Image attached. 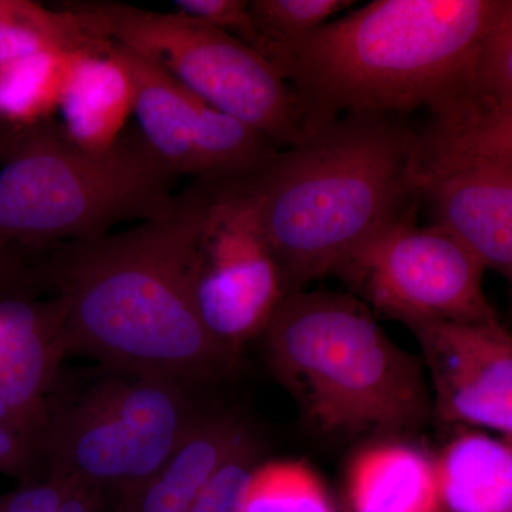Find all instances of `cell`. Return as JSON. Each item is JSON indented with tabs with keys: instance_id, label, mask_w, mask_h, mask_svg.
Masks as SVG:
<instances>
[{
	"instance_id": "83f0119b",
	"label": "cell",
	"mask_w": 512,
	"mask_h": 512,
	"mask_svg": "<svg viewBox=\"0 0 512 512\" xmlns=\"http://www.w3.org/2000/svg\"><path fill=\"white\" fill-rule=\"evenodd\" d=\"M60 512H109V508L99 495L70 484Z\"/></svg>"
},
{
	"instance_id": "f546056e",
	"label": "cell",
	"mask_w": 512,
	"mask_h": 512,
	"mask_svg": "<svg viewBox=\"0 0 512 512\" xmlns=\"http://www.w3.org/2000/svg\"><path fill=\"white\" fill-rule=\"evenodd\" d=\"M505 441H507V443L510 444V446L512 448V439H511V437H505Z\"/></svg>"
},
{
	"instance_id": "8992f818",
	"label": "cell",
	"mask_w": 512,
	"mask_h": 512,
	"mask_svg": "<svg viewBox=\"0 0 512 512\" xmlns=\"http://www.w3.org/2000/svg\"><path fill=\"white\" fill-rule=\"evenodd\" d=\"M200 393L104 367L80 390L59 377L47 399L42 476L92 491L110 511L184 440L205 407Z\"/></svg>"
},
{
	"instance_id": "6da1fadb",
	"label": "cell",
	"mask_w": 512,
	"mask_h": 512,
	"mask_svg": "<svg viewBox=\"0 0 512 512\" xmlns=\"http://www.w3.org/2000/svg\"><path fill=\"white\" fill-rule=\"evenodd\" d=\"M220 183L191 180L157 220L43 252L47 288L66 308L67 356L198 392L232 372L237 357L211 338L192 298L195 248Z\"/></svg>"
},
{
	"instance_id": "603a6c76",
	"label": "cell",
	"mask_w": 512,
	"mask_h": 512,
	"mask_svg": "<svg viewBox=\"0 0 512 512\" xmlns=\"http://www.w3.org/2000/svg\"><path fill=\"white\" fill-rule=\"evenodd\" d=\"M264 454L261 437L249 430L212 474L190 512H242L249 483L264 463Z\"/></svg>"
},
{
	"instance_id": "7a4b0ae2",
	"label": "cell",
	"mask_w": 512,
	"mask_h": 512,
	"mask_svg": "<svg viewBox=\"0 0 512 512\" xmlns=\"http://www.w3.org/2000/svg\"><path fill=\"white\" fill-rule=\"evenodd\" d=\"M498 0H375L333 19L286 53L282 76L308 134L348 114L416 109L447 130L463 116L468 80Z\"/></svg>"
},
{
	"instance_id": "d4e9b609",
	"label": "cell",
	"mask_w": 512,
	"mask_h": 512,
	"mask_svg": "<svg viewBox=\"0 0 512 512\" xmlns=\"http://www.w3.org/2000/svg\"><path fill=\"white\" fill-rule=\"evenodd\" d=\"M173 8L227 32L271 62L269 47L256 28L248 0H175Z\"/></svg>"
},
{
	"instance_id": "d6986e66",
	"label": "cell",
	"mask_w": 512,
	"mask_h": 512,
	"mask_svg": "<svg viewBox=\"0 0 512 512\" xmlns=\"http://www.w3.org/2000/svg\"><path fill=\"white\" fill-rule=\"evenodd\" d=\"M511 107L512 0H498L493 18L488 23L474 57L463 116L451 128L464 126Z\"/></svg>"
},
{
	"instance_id": "4316f807",
	"label": "cell",
	"mask_w": 512,
	"mask_h": 512,
	"mask_svg": "<svg viewBox=\"0 0 512 512\" xmlns=\"http://www.w3.org/2000/svg\"><path fill=\"white\" fill-rule=\"evenodd\" d=\"M69 488L70 484L49 477L20 484L0 493V512H60Z\"/></svg>"
},
{
	"instance_id": "ffe728a7",
	"label": "cell",
	"mask_w": 512,
	"mask_h": 512,
	"mask_svg": "<svg viewBox=\"0 0 512 512\" xmlns=\"http://www.w3.org/2000/svg\"><path fill=\"white\" fill-rule=\"evenodd\" d=\"M421 146L420 178L477 161H512V107L451 130L429 131Z\"/></svg>"
},
{
	"instance_id": "5bb4252c",
	"label": "cell",
	"mask_w": 512,
	"mask_h": 512,
	"mask_svg": "<svg viewBox=\"0 0 512 512\" xmlns=\"http://www.w3.org/2000/svg\"><path fill=\"white\" fill-rule=\"evenodd\" d=\"M59 113L63 133L84 150H107L123 136L134 86L111 42L76 56Z\"/></svg>"
},
{
	"instance_id": "8fae6325",
	"label": "cell",
	"mask_w": 512,
	"mask_h": 512,
	"mask_svg": "<svg viewBox=\"0 0 512 512\" xmlns=\"http://www.w3.org/2000/svg\"><path fill=\"white\" fill-rule=\"evenodd\" d=\"M419 343L434 417L512 439V335L498 322H430L407 328Z\"/></svg>"
},
{
	"instance_id": "3957f363",
	"label": "cell",
	"mask_w": 512,
	"mask_h": 512,
	"mask_svg": "<svg viewBox=\"0 0 512 512\" xmlns=\"http://www.w3.org/2000/svg\"><path fill=\"white\" fill-rule=\"evenodd\" d=\"M421 137L394 117L348 114L242 178L286 295L335 276L419 192Z\"/></svg>"
},
{
	"instance_id": "ac0fdd59",
	"label": "cell",
	"mask_w": 512,
	"mask_h": 512,
	"mask_svg": "<svg viewBox=\"0 0 512 512\" xmlns=\"http://www.w3.org/2000/svg\"><path fill=\"white\" fill-rule=\"evenodd\" d=\"M106 42L90 35L66 6L0 0V64L42 52L97 49Z\"/></svg>"
},
{
	"instance_id": "44dd1931",
	"label": "cell",
	"mask_w": 512,
	"mask_h": 512,
	"mask_svg": "<svg viewBox=\"0 0 512 512\" xmlns=\"http://www.w3.org/2000/svg\"><path fill=\"white\" fill-rule=\"evenodd\" d=\"M242 512H335L318 474L302 461H264L252 476Z\"/></svg>"
},
{
	"instance_id": "e0dca14e",
	"label": "cell",
	"mask_w": 512,
	"mask_h": 512,
	"mask_svg": "<svg viewBox=\"0 0 512 512\" xmlns=\"http://www.w3.org/2000/svg\"><path fill=\"white\" fill-rule=\"evenodd\" d=\"M79 53L42 52L0 64V120L19 127L52 120Z\"/></svg>"
},
{
	"instance_id": "277c9868",
	"label": "cell",
	"mask_w": 512,
	"mask_h": 512,
	"mask_svg": "<svg viewBox=\"0 0 512 512\" xmlns=\"http://www.w3.org/2000/svg\"><path fill=\"white\" fill-rule=\"evenodd\" d=\"M261 339L272 375L320 434L406 440L434 417L421 359L350 293H289Z\"/></svg>"
},
{
	"instance_id": "9c48e42d",
	"label": "cell",
	"mask_w": 512,
	"mask_h": 512,
	"mask_svg": "<svg viewBox=\"0 0 512 512\" xmlns=\"http://www.w3.org/2000/svg\"><path fill=\"white\" fill-rule=\"evenodd\" d=\"M286 296L281 269L241 180L221 181L205 212L192 264L202 325L232 356L261 338Z\"/></svg>"
},
{
	"instance_id": "484cf974",
	"label": "cell",
	"mask_w": 512,
	"mask_h": 512,
	"mask_svg": "<svg viewBox=\"0 0 512 512\" xmlns=\"http://www.w3.org/2000/svg\"><path fill=\"white\" fill-rule=\"evenodd\" d=\"M40 256L0 242V299H37L50 296Z\"/></svg>"
},
{
	"instance_id": "4fadbf2b",
	"label": "cell",
	"mask_w": 512,
	"mask_h": 512,
	"mask_svg": "<svg viewBox=\"0 0 512 512\" xmlns=\"http://www.w3.org/2000/svg\"><path fill=\"white\" fill-rule=\"evenodd\" d=\"M249 430L239 414L205 404L163 466L109 512H190L212 474Z\"/></svg>"
},
{
	"instance_id": "cb8c5ba5",
	"label": "cell",
	"mask_w": 512,
	"mask_h": 512,
	"mask_svg": "<svg viewBox=\"0 0 512 512\" xmlns=\"http://www.w3.org/2000/svg\"><path fill=\"white\" fill-rule=\"evenodd\" d=\"M43 429L0 397V474L20 484L42 480Z\"/></svg>"
},
{
	"instance_id": "30bf717a",
	"label": "cell",
	"mask_w": 512,
	"mask_h": 512,
	"mask_svg": "<svg viewBox=\"0 0 512 512\" xmlns=\"http://www.w3.org/2000/svg\"><path fill=\"white\" fill-rule=\"evenodd\" d=\"M111 49L133 80L138 131L178 177L242 180L281 151L264 134L215 109L157 64L113 42Z\"/></svg>"
},
{
	"instance_id": "7c38bea8",
	"label": "cell",
	"mask_w": 512,
	"mask_h": 512,
	"mask_svg": "<svg viewBox=\"0 0 512 512\" xmlns=\"http://www.w3.org/2000/svg\"><path fill=\"white\" fill-rule=\"evenodd\" d=\"M419 192L484 269L512 286V161H477L424 175Z\"/></svg>"
},
{
	"instance_id": "9a60e30c",
	"label": "cell",
	"mask_w": 512,
	"mask_h": 512,
	"mask_svg": "<svg viewBox=\"0 0 512 512\" xmlns=\"http://www.w3.org/2000/svg\"><path fill=\"white\" fill-rule=\"evenodd\" d=\"M352 512H439L436 460L402 439L370 441L346 477Z\"/></svg>"
},
{
	"instance_id": "ba28073f",
	"label": "cell",
	"mask_w": 512,
	"mask_h": 512,
	"mask_svg": "<svg viewBox=\"0 0 512 512\" xmlns=\"http://www.w3.org/2000/svg\"><path fill=\"white\" fill-rule=\"evenodd\" d=\"M484 266L440 225H387L336 271L350 295L406 328L497 319L483 289Z\"/></svg>"
},
{
	"instance_id": "f1b7e54d",
	"label": "cell",
	"mask_w": 512,
	"mask_h": 512,
	"mask_svg": "<svg viewBox=\"0 0 512 512\" xmlns=\"http://www.w3.org/2000/svg\"><path fill=\"white\" fill-rule=\"evenodd\" d=\"M26 127L13 126L0 120V167L9 160L19 146Z\"/></svg>"
},
{
	"instance_id": "52a82bcc",
	"label": "cell",
	"mask_w": 512,
	"mask_h": 512,
	"mask_svg": "<svg viewBox=\"0 0 512 512\" xmlns=\"http://www.w3.org/2000/svg\"><path fill=\"white\" fill-rule=\"evenodd\" d=\"M84 29L150 60L215 109L289 148L308 136L298 94L278 69L227 32L180 12L67 2Z\"/></svg>"
},
{
	"instance_id": "5b68a950",
	"label": "cell",
	"mask_w": 512,
	"mask_h": 512,
	"mask_svg": "<svg viewBox=\"0 0 512 512\" xmlns=\"http://www.w3.org/2000/svg\"><path fill=\"white\" fill-rule=\"evenodd\" d=\"M178 178L138 128L92 151L70 141L59 121L26 127L0 167V242L43 254L157 220L173 207Z\"/></svg>"
},
{
	"instance_id": "7402d4cb",
	"label": "cell",
	"mask_w": 512,
	"mask_h": 512,
	"mask_svg": "<svg viewBox=\"0 0 512 512\" xmlns=\"http://www.w3.org/2000/svg\"><path fill=\"white\" fill-rule=\"evenodd\" d=\"M355 5V0H249L256 28L279 72L292 47Z\"/></svg>"
},
{
	"instance_id": "2e32d148",
	"label": "cell",
	"mask_w": 512,
	"mask_h": 512,
	"mask_svg": "<svg viewBox=\"0 0 512 512\" xmlns=\"http://www.w3.org/2000/svg\"><path fill=\"white\" fill-rule=\"evenodd\" d=\"M441 507L448 512H512V448L467 431L436 458Z\"/></svg>"
}]
</instances>
